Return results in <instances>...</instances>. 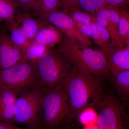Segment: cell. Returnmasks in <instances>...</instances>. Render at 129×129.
Here are the masks:
<instances>
[{
  "mask_svg": "<svg viewBox=\"0 0 129 129\" xmlns=\"http://www.w3.org/2000/svg\"><path fill=\"white\" fill-rule=\"evenodd\" d=\"M84 67L76 66L73 73L64 84L68 97L69 113L63 127L72 124L81 111L87 107H95L105 89L103 81Z\"/></svg>",
  "mask_w": 129,
  "mask_h": 129,
  "instance_id": "obj_1",
  "label": "cell"
},
{
  "mask_svg": "<svg viewBox=\"0 0 129 129\" xmlns=\"http://www.w3.org/2000/svg\"><path fill=\"white\" fill-rule=\"evenodd\" d=\"M76 67L58 49L48 48L36 63L38 88L46 94L58 85L65 84Z\"/></svg>",
  "mask_w": 129,
  "mask_h": 129,
  "instance_id": "obj_2",
  "label": "cell"
},
{
  "mask_svg": "<svg viewBox=\"0 0 129 129\" xmlns=\"http://www.w3.org/2000/svg\"><path fill=\"white\" fill-rule=\"evenodd\" d=\"M57 49L72 63L84 67L96 78L106 79L109 73L106 53L101 49H92L66 36Z\"/></svg>",
  "mask_w": 129,
  "mask_h": 129,
  "instance_id": "obj_3",
  "label": "cell"
},
{
  "mask_svg": "<svg viewBox=\"0 0 129 129\" xmlns=\"http://www.w3.org/2000/svg\"><path fill=\"white\" fill-rule=\"evenodd\" d=\"M45 94L43 90L37 88L19 96L14 124L24 125L29 129H42Z\"/></svg>",
  "mask_w": 129,
  "mask_h": 129,
  "instance_id": "obj_4",
  "label": "cell"
},
{
  "mask_svg": "<svg viewBox=\"0 0 129 129\" xmlns=\"http://www.w3.org/2000/svg\"><path fill=\"white\" fill-rule=\"evenodd\" d=\"M126 105L112 91L104 90L95 107L98 113L97 124L101 129H129Z\"/></svg>",
  "mask_w": 129,
  "mask_h": 129,
  "instance_id": "obj_5",
  "label": "cell"
},
{
  "mask_svg": "<svg viewBox=\"0 0 129 129\" xmlns=\"http://www.w3.org/2000/svg\"><path fill=\"white\" fill-rule=\"evenodd\" d=\"M68 97L64 84L45 95L42 129H59L64 126L69 113Z\"/></svg>",
  "mask_w": 129,
  "mask_h": 129,
  "instance_id": "obj_6",
  "label": "cell"
},
{
  "mask_svg": "<svg viewBox=\"0 0 129 129\" xmlns=\"http://www.w3.org/2000/svg\"><path fill=\"white\" fill-rule=\"evenodd\" d=\"M37 62L19 63L0 70V88L11 90L18 96L29 90L38 88Z\"/></svg>",
  "mask_w": 129,
  "mask_h": 129,
  "instance_id": "obj_7",
  "label": "cell"
},
{
  "mask_svg": "<svg viewBox=\"0 0 129 129\" xmlns=\"http://www.w3.org/2000/svg\"><path fill=\"white\" fill-rule=\"evenodd\" d=\"M34 14L35 17L45 20L57 28L65 36L76 40L85 46L90 47L92 45L90 39L80 31L68 13L58 10L44 14L34 12Z\"/></svg>",
  "mask_w": 129,
  "mask_h": 129,
  "instance_id": "obj_8",
  "label": "cell"
},
{
  "mask_svg": "<svg viewBox=\"0 0 129 129\" xmlns=\"http://www.w3.org/2000/svg\"><path fill=\"white\" fill-rule=\"evenodd\" d=\"M94 17L97 22L108 31L112 44L115 46L124 47L118 33L119 8L107 5L99 10Z\"/></svg>",
  "mask_w": 129,
  "mask_h": 129,
  "instance_id": "obj_9",
  "label": "cell"
},
{
  "mask_svg": "<svg viewBox=\"0 0 129 129\" xmlns=\"http://www.w3.org/2000/svg\"><path fill=\"white\" fill-rule=\"evenodd\" d=\"M23 51L6 35H0V70L8 68L18 63Z\"/></svg>",
  "mask_w": 129,
  "mask_h": 129,
  "instance_id": "obj_10",
  "label": "cell"
},
{
  "mask_svg": "<svg viewBox=\"0 0 129 129\" xmlns=\"http://www.w3.org/2000/svg\"><path fill=\"white\" fill-rule=\"evenodd\" d=\"M105 53L109 72L114 73L129 70V45L122 48L113 45Z\"/></svg>",
  "mask_w": 129,
  "mask_h": 129,
  "instance_id": "obj_11",
  "label": "cell"
},
{
  "mask_svg": "<svg viewBox=\"0 0 129 129\" xmlns=\"http://www.w3.org/2000/svg\"><path fill=\"white\" fill-rule=\"evenodd\" d=\"M15 21L21 26L27 38L32 42L38 31L49 24L41 19L35 18L29 13L23 12L16 13Z\"/></svg>",
  "mask_w": 129,
  "mask_h": 129,
  "instance_id": "obj_12",
  "label": "cell"
},
{
  "mask_svg": "<svg viewBox=\"0 0 129 129\" xmlns=\"http://www.w3.org/2000/svg\"><path fill=\"white\" fill-rule=\"evenodd\" d=\"M106 79L109 81L118 98L127 105L129 101V70L109 72Z\"/></svg>",
  "mask_w": 129,
  "mask_h": 129,
  "instance_id": "obj_13",
  "label": "cell"
},
{
  "mask_svg": "<svg viewBox=\"0 0 129 129\" xmlns=\"http://www.w3.org/2000/svg\"><path fill=\"white\" fill-rule=\"evenodd\" d=\"M61 32L57 28L49 24L38 31L32 42L48 48L53 47L59 44L63 37Z\"/></svg>",
  "mask_w": 129,
  "mask_h": 129,
  "instance_id": "obj_14",
  "label": "cell"
},
{
  "mask_svg": "<svg viewBox=\"0 0 129 129\" xmlns=\"http://www.w3.org/2000/svg\"><path fill=\"white\" fill-rule=\"evenodd\" d=\"M67 13L71 17L80 31L85 36L91 38V24L94 16L79 8L71 9Z\"/></svg>",
  "mask_w": 129,
  "mask_h": 129,
  "instance_id": "obj_15",
  "label": "cell"
},
{
  "mask_svg": "<svg viewBox=\"0 0 129 129\" xmlns=\"http://www.w3.org/2000/svg\"><path fill=\"white\" fill-rule=\"evenodd\" d=\"M91 38L101 50L106 52L112 46L109 33L105 28L99 25L94 16L91 24Z\"/></svg>",
  "mask_w": 129,
  "mask_h": 129,
  "instance_id": "obj_16",
  "label": "cell"
},
{
  "mask_svg": "<svg viewBox=\"0 0 129 129\" xmlns=\"http://www.w3.org/2000/svg\"><path fill=\"white\" fill-rule=\"evenodd\" d=\"M11 32L10 36L13 43L22 49L23 52L32 44V42L27 38L21 26L16 21L11 23H6Z\"/></svg>",
  "mask_w": 129,
  "mask_h": 129,
  "instance_id": "obj_17",
  "label": "cell"
},
{
  "mask_svg": "<svg viewBox=\"0 0 129 129\" xmlns=\"http://www.w3.org/2000/svg\"><path fill=\"white\" fill-rule=\"evenodd\" d=\"M118 33L123 46L129 45V13L127 7L119 8Z\"/></svg>",
  "mask_w": 129,
  "mask_h": 129,
  "instance_id": "obj_18",
  "label": "cell"
},
{
  "mask_svg": "<svg viewBox=\"0 0 129 129\" xmlns=\"http://www.w3.org/2000/svg\"><path fill=\"white\" fill-rule=\"evenodd\" d=\"M48 49L46 47L32 42L30 45L23 52L22 58L18 63L37 62L46 53Z\"/></svg>",
  "mask_w": 129,
  "mask_h": 129,
  "instance_id": "obj_19",
  "label": "cell"
},
{
  "mask_svg": "<svg viewBox=\"0 0 129 129\" xmlns=\"http://www.w3.org/2000/svg\"><path fill=\"white\" fill-rule=\"evenodd\" d=\"M17 7L13 0H0V21L11 23L15 20Z\"/></svg>",
  "mask_w": 129,
  "mask_h": 129,
  "instance_id": "obj_20",
  "label": "cell"
},
{
  "mask_svg": "<svg viewBox=\"0 0 129 129\" xmlns=\"http://www.w3.org/2000/svg\"><path fill=\"white\" fill-rule=\"evenodd\" d=\"M61 7V0H36L32 11L44 14L58 11Z\"/></svg>",
  "mask_w": 129,
  "mask_h": 129,
  "instance_id": "obj_21",
  "label": "cell"
},
{
  "mask_svg": "<svg viewBox=\"0 0 129 129\" xmlns=\"http://www.w3.org/2000/svg\"><path fill=\"white\" fill-rule=\"evenodd\" d=\"M18 96L11 90L0 88V111L8 110L16 105Z\"/></svg>",
  "mask_w": 129,
  "mask_h": 129,
  "instance_id": "obj_22",
  "label": "cell"
},
{
  "mask_svg": "<svg viewBox=\"0 0 129 129\" xmlns=\"http://www.w3.org/2000/svg\"><path fill=\"white\" fill-rule=\"evenodd\" d=\"M98 113L94 107L85 108L81 111L77 117L79 123L84 126L97 123Z\"/></svg>",
  "mask_w": 129,
  "mask_h": 129,
  "instance_id": "obj_23",
  "label": "cell"
},
{
  "mask_svg": "<svg viewBox=\"0 0 129 129\" xmlns=\"http://www.w3.org/2000/svg\"><path fill=\"white\" fill-rule=\"evenodd\" d=\"M107 5L106 0H79L80 9L94 16L99 10Z\"/></svg>",
  "mask_w": 129,
  "mask_h": 129,
  "instance_id": "obj_24",
  "label": "cell"
},
{
  "mask_svg": "<svg viewBox=\"0 0 129 129\" xmlns=\"http://www.w3.org/2000/svg\"><path fill=\"white\" fill-rule=\"evenodd\" d=\"M17 9H21L22 12L29 13L32 11L36 0H14Z\"/></svg>",
  "mask_w": 129,
  "mask_h": 129,
  "instance_id": "obj_25",
  "label": "cell"
},
{
  "mask_svg": "<svg viewBox=\"0 0 129 129\" xmlns=\"http://www.w3.org/2000/svg\"><path fill=\"white\" fill-rule=\"evenodd\" d=\"M79 0H61V7L63 12L68 13L71 9L75 8H79Z\"/></svg>",
  "mask_w": 129,
  "mask_h": 129,
  "instance_id": "obj_26",
  "label": "cell"
},
{
  "mask_svg": "<svg viewBox=\"0 0 129 129\" xmlns=\"http://www.w3.org/2000/svg\"><path fill=\"white\" fill-rule=\"evenodd\" d=\"M108 5L117 8L127 7L129 0H106Z\"/></svg>",
  "mask_w": 129,
  "mask_h": 129,
  "instance_id": "obj_27",
  "label": "cell"
},
{
  "mask_svg": "<svg viewBox=\"0 0 129 129\" xmlns=\"http://www.w3.org/2000/svg\"><path fill=\"white\" fill-rule=\"evenodd\" d=\"M0 129H29L27 128L17 127L15 125L8 123L0 121Z\"/></svg>",
  "mask_w": 129,
  "mask_h": 129,
  "instance_id": "obj_28",
  "label": "cell"
},
{
  "mask_svg": "<svg viewBox=\"0 0 129 129\" xmlns=\"http://www.w3.org/2000/svg\"><path fill=\"white\" fill-rule=\"evenodd\" d=\"M83 129H101L97 124L89 125L86 126H84Z\"/></svg>",
  "mask_w": 129,
  "mask_h": 129,
  "instance_id": "obj_29",
  "label": "cell"
},
{
  "mask_svg": "<svg viewBox=\"0 0 129 129\" xmlns=\"http://www.w3.org/2000/svg\"><path fill=\"white\" fill-rule=\"evenodd\" d=\"M64 129H76L75 127L73 126L72 124L70 125L67 127H63Z\"/></svg>",
  "mask_w": 129,
  "mask_h": 129,
  "instance_id": "obj_30",
  "label": "cell"
},
{
  "mask_svg": "<svg viewBox=\"0 0 129 129\" xmlns=\"http://www.w3.org/2000/svg\"><path fill=\"white\" fill-rule=\"evenodd\" d=\"M59 129H63V127H62V128H60Z\"/></svg>",
  "mask_w": 129,
  "mask_h": 129,
  "instance_id": "obj_31",
  "label": "cell"
},
{
  "mask_svg": "<svg viewBox=\"0 0 129 129\" xmlns=\"http://www.w3.org/2000/svg\"><path fill=\"white\" fill-rule=\"evenodd\" d=\"M13 1H14V0H13Z\"/></svg>",
  "mask_w": 129,
  "mask_h": 129,
  "instance_id": "obj_32",
  "label": "cell"
}]
</instances>
